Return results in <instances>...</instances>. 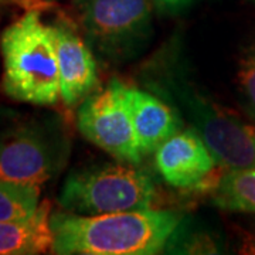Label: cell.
Here are the masks:
<instances>
[{
  "instance_id": "8fae6325",
  "label": "cell",
  "mask_w": 255,
  "mask_h": 255,
  "mask_svg": "<svg viewBox=\"0 0 255 255\" xmlns=\"http://www.w3.org/2000/svg\"><path fill=\"white\" fill-rule=\"evenodd\" d=\"M50 216V204L43 203L28 219L0 223V255H34L51 250Z\"/></svg>"
},
{
  "instance_id": "5b68a950",
  "label": "cell",
  "mask_w": 255,
  "mask_h": 255,
  "mask_svg": "<svg viewBox=\"0 0 255 255\" xmlns=\"http://www.w3.org/2000/svg\"><path fill=\"white\" fill-rule=\"evenodd\" d=\"M155 196V183L149 174L118 160L71 172L64 180L58 203L68 213L101 216L150 209Z\"/></svg>"
},
{
  "instance_id": "2e32d148",
  "label": "cell",
  "mask_w": 255,
  "mask_h": 255,
  "mask_svg": "<svg viewBox=\"0 0 255 255\" xmlns=\"http://www.w3.org/2000/svg\"><path fill=\"white\" fill-rule=\"evenodd\" d=\"M247 248H250V251H248V253L255 254V234L251 237V240L248 241V247H247Z\"/></svg>"
},
{
  "instance_id": "7c38bea8",
  "label": "cell",
  "mask_w": 255,
  "mask_h": 255,
  "mask_svg": "<svg viewBox=\"0 0 255 255\" xmlns=\"http://www.w3.org/2000/svg\"><path fill=\"white\" fill-rule=\"evenodd\" d=\"M213 201L220 209L255 214V166L226 170L214 186Z\"/></svg>"
},
{
  "instance_id": "4fadbf2b",
  "label": "cell",
  "mask_w": 255,
  "mask_h": 255,
  "mask_svg": "<svg viewBox=\"0 0 255 255\" xmlns=\"http://www.w3.org/2000/svg\"><path fill=\"white\" fill-rule=\"evenodd\" d=\"M40 207V186L0 180V223L31 217Z\"/></svg>"
},
{
  "instance_id": "9a60e30c",
  "label": "cell",
  "mask_w": 255,
  "mask_h": 255,
  "mask_svg": "<svg viewBox=\"0 0 255 255\" xmlns=\"http://www.w3.org/2000/svg\"><path fill=\"white\" fill-rule=\"evenodd\" d=\"M200 0H152L153 6L159 13L174 16L193 7Z\"/></svg>"
},
{
  "instance_id": "6da1fadb",
  "label": "cell",
  "mask_w": 255,
  "mask_h": 255,
  "mask_svg": "<svg viewBox=\"0 0 255 255\" xmlns=\"http://www.w3.org/2000/svg\"><path fill=\"white\" fill-rule=\"evenodd\" d=\"M142 82L190 124L223 170L255 166V127L200 91L172 47L146 64Z\"/></svg>"
},
{
  "instance_id": "30bf717a",
  "label": "cell",
  "mask_w": 255,
  "mask_h": 255,
  "mask_svg": "<svg viewBox=\"0 0 255 255\" xmlns=\"http://www.w3.org/2000/svg\"><path fill=\"white\" fill-rule=\"evenodd\" d=\"M127 95L137 145L143 156L155 153L163 142L183 129L179 112L156 94L128 85Z\"/></svg>"
},
{
  "instance_id": "277c9868",
  "label": "cell",
  "mask_w": 255,
  "mask_h": 255,
  "mask_svg": "<svg viewBox=\"0 0 255 255\" xmlns=\"http://www.w3.org/2000/svg\"><path fill=\"white\" fill-rule=\"evenodd\" d=\"M152 0H74L87 44L111 64L130 63L150 47Z\"/></svg>"
},
{
  "instance_id": "9c48e42d",
  "label": "cell",
  "mask_w": 255,
  "mask_h": 255,
  "mask_svg": "<svg viewBox=\"0 0 255 255\" xmlns=\"http://www.w3.org/2000/svg\"><path fill=\"white\" fill-rule=\"evenodd\" d=\"M50 28L58 60L61 100L65 107L73 108L97 87V61L91 47L74 28L67 24H53Z\"/></svg>"
},
{
  "instance_id": "ba28073f",
  "label": "cell",
  "mask_w": 255,
  "mask_h": 255,
  "mask_svg": "<svg viewBox=\"0 0 255 255\" xmlns=\"http://www.w3.org/2000/svg\"><path fill=\"white\" fill-rule=\"evenodd\" d=\"M155 166L169 186L189 189L210 177L217 163L203 137L189 128L182 129L156 149Z\"/></svg>"
},
{
  "instance_id": "5bb4252c",
  "label": "cell",
  "mask_w": 255,
  "mask_h": 255,
  "mask_svg": "<svg viewBox=\"0 0 255 255\" xmlns=\"http://www.w3.org/2000/svg\"><path fill=\"white\" fill-rule=\"evenodd\" d=\"M237 80L247 107L255 117V43L240 58Z\"/></svg>"
},
{
  "instance_id": "e0dca14e",
  "label": "cell",
  "mask_w": 255,
  "mask_h": 255,
  "mask_svg": "<svg viewBox=\"0 0 255 255\" xmlns=\"http://www.w3.org/2000/svg\"><path fill=\"white\" fill-rule=\"evenodd\" d=\"M253 1H254V3H255V0H253Z\"/></svg>"
},
{
  "instance_id": "52a82bcc",
  "label": "cell",
  "mask_w": 255,
  "mask_h": 255,
  "mask_svg": "<svg viewBox=\"0 0 255 255\" xmlns=\"http://www.w3.org/2000/svg\"><path fill=\"white\" fill-rule=\"evenodd\" d=\"M63 135L43 124H27L0 137V180L41 186L63 166Z\"/></svg>"
},
{
  "instance_id": "8992f818",
  "label": "cell",
  "mask_w": 255,
  "mask_h": 255,
  "mask_svg": "<svg viewBox=\"0 0 255 255\" xmlns=\"http://www.w3.org/2000/svg\"><path fill=\"white\" fill-rule=\"evenodd\" d=\"M127 87L117 78L98 92H91L77 112L82 136L119 162L137 164L143 155L137 145Z\"/></svg>"
},
{
  "instance_id": "7a4b0ae2",
  "label": "cell",
  "mask_w": 255,
  "mask_h": 255,
  "mask_svg": "<svg viewBox=\"0 0 255 255\" xmlns=\"http://www.w3.org/2000/svg\"><path fill=\"white\" fill-rule=\"evenodd\" d=\"M182 223L173 210H133L101 216L54 213L51 253L58 255H153Z\"/></svg>"
},
{
  "instance_id": "3957f363",
  "label": "cell",
  "mask_w": 255,
  "mask_h": 255,
  "mask_svg": "<svg viewBox=\"0 0 255 255\" xmlns=\"http://www.w3.org/2000/svg\"><path fill=\"white\" fill-rule=\"evenodd\" d=\"M3 90L13 100L38 107L61 98L60 70L51 28L30 10L1 34Z\"/></svg>"
}]
</instances>
